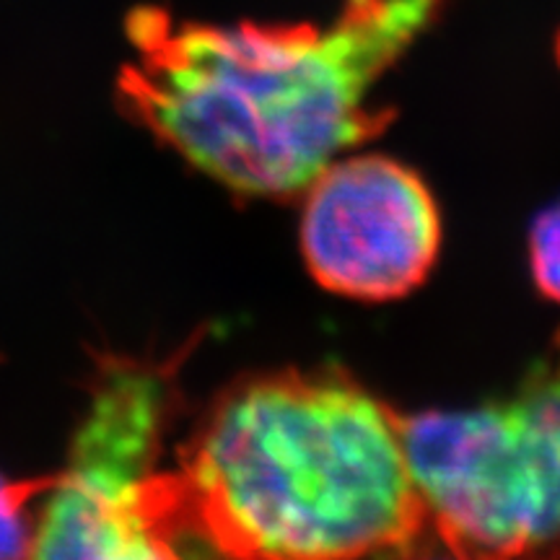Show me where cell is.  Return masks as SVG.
I'll return each instance as SVG.
<instances>
[{"label": "cell", "instance_id": "1", "mask_svg": "<svg viewBox=\"0 0 560 560\" xmlns=\"http://www.w3.org/2000/svg\"><path fill=\"white\" fill-rule=\"evenodd\" d=\"M446 0H346L330 24L215 26L138 5L117 102L187 164L249 198L304 195L395 117L374 91Z\"/></svg>", "mask_w": 560, "mask_h": 560}, {"label": "cell", "instance_id": "6", "mask_svg": "<svg viewBox=\"0 0 560 560\" xmlns=\"http://www.w3.org/2000/svg\"><path fill=\"white\" fill-rule=\"evenodd\" d=\"M58 475L11 480L0 475V560H32L37 520L32 503L50 493Z\"/></svg>", "mask_w": 560, "mask_h": 560}, {"label": "cell", "instance_id": "3", "mask_svg": "<svg viewBox=\"0 0 560 560\" xmlns=\"http://www.w3.org/2000/svg\"><path fill=\"white\" fill-rule=\"evenodd\" d=\"M429 527L457 560H560V330L514 392L402 416Z\"/></svg>", "mask_w": 560, "mask_h": 560}, {"label": "cell", "instance_id": "5", "mask_svg": "<svg viewBox=\"0 0 560 560\" xmlns=\"http://www.w3.org/2000/svg\"><path fill=\"white\" fill-rule=\"evenodd\" d=\"M439 249L436 200L400 161L348 153L306 187L301 255L322 289L355 301L400 299L429 278Z\"/></svg>", "mask_w": 560, "mask_h": 560}, {"label": "cell", "instance_id": "2", "mask_svg": "<svg viewBox=\"0 0 560 560\" xmlns=\"http://www.w3.org/2000/svg\"><path fill=\"white\" fill-rule=\"evenodd\" d=\"M174 472L187 527L223 560H374L429 527L402 416L338 369L234 384Z\"/></svg>", "mask_w": 560, "mask_h": 560}, {"label": "cell", "instance_id": "7", "mask_svg": "<svg viewBox=\"0 0 560 560\" xmlns=\"http://www.w3.org/2000/svg\"><path fill=\"white\" fill-rule=\"evenodd\" d=\"M529 268L537 289L560 304V202L542 210L529 231Z\"/></svg>", "mask_w": 560, "mask_h": 560}, {"label": "cell", "instance_id": "4", "mask_svg": "<svg viewBox=\"0 0 560 560\" xmlns=\"http://www.w3.org/2000/svg\"><path fill=\"white\" fill-rule=\"evenodd\" d=\"M172 363L104 355L32 560H192L177 472L159 470L177 400Z\"/></svg>", "mask_w": 560, "mask_h": 560}, {"label": "cell", "instance_id": "8", "mask_svg": "<svg viewBox=\"0 0 560 560\" xmlns=\"http://www.w3.org/2000/svg\"><path fill=\"white\" fill-rule=\"evenodd\" d=\"M556 55H558V66H560V34H558V42H556Z\"/></svg>", "mask_w": 560, "mask_h": 560}]
</instances>
